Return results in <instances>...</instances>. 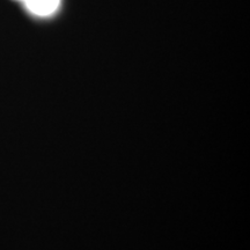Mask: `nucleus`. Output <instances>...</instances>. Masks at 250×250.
<instances>
[{"mask_svg":"<svg viewBox=\"0 0 250 250\" xmlns=\"http://www.w3.org/2000/svg\"><path fill=\"white\" fill-rule=\"evenodd\" d=\"M31 13L46 17L58 8L61 0H23Z\"/></svg>","mask_w":250,"mask_h":250,"instance_id":"nucleus-1","label":"nucleus"}]
</instances>
